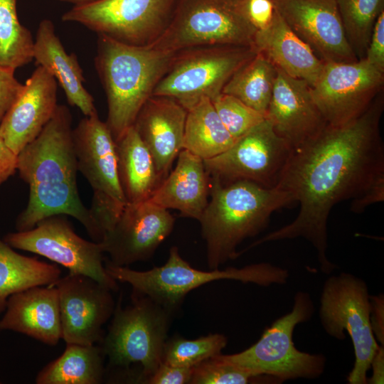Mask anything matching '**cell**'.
Wrapping results in <instances>:
<instances>
[{
  "label": "cell",
  "mask_w": 384,
  "mask_h": 384,
  "mask_svg": "<svg viewBox=\"0 0 384 384\" xmlns=\"http://www.w3.org/2000/svg\"><path fill=\"white\" fill-rule=\"evenodd\" d=\"M0 331H12L49 346L62 338L59 297L52 284L11 295L0 319Z\"/></svg>",
  "instance_id": "obj_22"
},
{
  "label": "cell",
  "mask_w": 384,
  "mask_h": 384,
  "mask_svg": "<svg viewBox=\"0 0 384 384\" xmlns=\"http://www.w3.org/2000/svg\"><path fill=\"white\" fill-rule=\"evenodd\" d=\"M370 320L375 338L381 346L384 344V296L383 294L370 296Z\"/></svg>",
  "instance_id": "obj_42"
},
{
  "label": "cell",
  "mask_w": 384,
  "mask_h": 384,
  "mask_svg": "<svg viewBox=\"0 0 384 384\" xmlns=\"http://www.w3.org/2000/svg\"><path fill=\"white\" fill-rule=\"evenodd\" d=\"M210 181V199L198 221L208 265L215 270L238 257V246L262 231L274 211L294 201L285 191L247 180Z\"/></svg>",
  "instance_id": "obj_3"
},
{
  "label": "cell",
  "mask_w": 384,
  "mask_h": 384,
  "mask_svg": "<svg viewBox=\"0 0 384 384\" xmlns=\"http://www.w3.org/2000/svg\"><path fill=\"white\" fill-rule=\"evenodd\" d=\"M178 0H97L74 6L63 21L133 46H148L169 25Z\"/></svg>",
  "instance_id": "obj_11"
},
{
  "label": "cell",
  "mask_w": 384,
  "mask_h": 384,
  "mask_svg": "<svg viewBox=\"0 0 384 384\" xmlns=\"http://www.w3.org/2000/svg\"><path fill=\"white\" fill-rule=\"evenodd\" d=\"M60 276L57 265L21 255L0 238V314L5 311L11 295L53 284Z\"/></svg>",
  "instance_id": "obj_27"
},
{
  "label": "cell",
  "mask_w": 384,
  "mask_h": 384,
  "mask_svg": "<svg viewBox=\"0 0 384 384\" xmlns=\"http://www.w3.org/2000/svg\"><path fill=\"white\" fill-rule=\"evenodd\" d=\"M364 59L384 73V11L375 21Z\"/></svg>",
  "instance_id": "obj_37"
},
{
  "label": "cell",
  "mask_w": 384,
  "mask_h": 384,
  "mask_svg": "<svg viewBox=\"0 0 384 384\" xmlns=\"http://www.w3.org/2000/svg\"><path fill=\"white\" fill-rule=\"evenodd\" d=\"M383 74L365 59L324 62L311 90L326 124L342 126L365 112L381 92Z\"/></svg>",
  "instance_id": "obj_14"
},
{
  "label": "cell",
  "mask_w": 384,
  "mask_h": 384,
  "mask_svg": "<svg viewBox=\"0 0 384 384\" xmlns=\"http://www.w3.org/2000/svg\"><path fill=\"white\" fill-rule=\"evenodd\" d=\"M277 72V68L265 55L257 52L233 74L222 93L238 98L266 117Z\"/></svg>",
  "instance_id": "obj_30"
},
{
  "label": "cell",
  "mask_w": 384,
  "mask_h": 384,
  "mask_svg": "<svg viewBox=\"0 0 384 384\" xmlns=\"http://www.w3.org/2000/svg\"><path fill=\"white\" fill-rule=\"evenodd\" d=\"M73 142L78 171L87 179L93 192L103 193L127 203L118 176L116 142L97 111L85 116L73 129Z\"/></svg>",
  "instance_id": "obj_20"
},
{
  "label": "cell",
  "mask_w": 384,
  "mask_h": 384,
  "mask_svg": "<svg viewBox=\"0 0 384 384\" xmlns=\"http://www.w3.org/2000/svg\"><path fill=\"white\" fill-rule=\"evenodd\" d=\"M173 312L147 296L133 292L132 304L115 307L108 331L100 348L110 366L142 367L137 380L144 383L162 363Z\"/></svg>",
  "instance_id": "obj_7"
},
{
  "label": "cell",
  "mask_w": 384,
  "mask_h": 384,
  "mask_svg": "<svg viewBox=\"0 0 384 384\" xmlns=\"http://www.w3.org/2000/svg\"><path fill=\"white\" fill-rule=\"evenodd\" d=\"M257 53L252 46L213 45L176 52L153 95L176 100L186 110L201 98L211 101L242 66Z\"/></svg>",
  "instance_id": "obj_10"
},
{
  "label": "cell",
  "mask_w": 384,
  "mask_h": 384,
  "mask_svg": "<svg viewBox=\"0 0 384 384\" xmlns=\"http://www.w3.org/2000/svg\"><path fill=\"white\" fill-rule=\"evenodd\" d=\"M116 145L118 176L127 202L147 201L162 181L150 151L133 125Z\"/></svg>",
  "instance_id": "obj_26"
},
{
  "label": "cell",
  "mask_w": 384,
  "mask_h": 384,
  "mask_svg": "<svg viewBox=\"0 0 384 384\" xmlns=\"http://www.w3.org/2000/svg\"><path fill=\"white\" fill-rule=\"evenodd\" d=\"M193 368L179 367L161 363L144 382L149 384L190 383Z\"/></svg>",
  "instance_id": "obj_39"
},
{
  "label": "cell",
  "mask_w": 384,
  "mask_h": 384,
  "mask_svg": "<svg viewBox=\"0 0 384 384\" xmlns=\"http://www.w3.org/2000/svg\"><path fill=\"white\" fill-rule=\"evenodd\" d=\"M288 26L323 62L358 60L351 47L336 0H272Z\"/></svg>",
  "instance_id": "obj_17"
},
{
  "label": "cell",
  "mask_w": 384,
  "mask_h": 384,
  "mask_svg": "<svg viewBox=\"0 0 384 384\" xmlns=\"http://www.w3.org/2000/svg\"><path fill=\"white\" fill-rule=\"evenodd\" d=\"M383 111L380 93L353 121L326 125L318 134L292 149L276 188L299 204L297 218L247 247L302 238L316 249L321 272L336 268L327 257V221L338 202L353 199L384 176V146L379 124Z\"/></svg>",
  "instance_id": "obj_1"
},
{
  "label": "cell",
  "mask_w": 384,
  "mask_h": 384,
  "mask_svg": "<svg viewBox=\"0 0 384 384\" xmlns=\"http://www.w3.org/2000/svg\"><path fill=\"white\" fill-rule=\"evenodd\" d=\"M100 192H93L91 207L89 208L92 222V238L100 242L105 235L114 226L126 204Z\"/></svg>",
  "instance_id": "obj_36"
},
{
  "label": "cell",
  "mask_w": 384,
  "mask_h": 384,
  "mask_svg": "<svg viewBox=\"0 0 384 384\" xmlns=\"http://www.w3.org/2000/svg\"><path fill=\"white\" fill-rule=\"evenodd\" d=\"M212 102L221 122L235 139L266 119L263 114L230 95L221 93Z\"/></svg>",
  "instance_id": "obj_34"
},
{
  "label": "cell",
  "mask_w": 384,
  "mask_h": 384,
  "mask_svg": "<svg viewBox=\"0 0 384 384\" xmlns=\"http://www.w3.org/2000/svg\"><path fill=\"white\" fill-rule=\"evenodd\" d=\"M17 155L0 136V186L17 171Z\"/></svg>",
  "instance_id": "obj_43"
},
{
  "label": "cell",
  "mask_w": 384,
  "mask_h": 384,
  "mask_svg": "<svg viewBox=\"0 0 384 384\" xmlns=\"http://www.w3.org/2000/svg\"><path fill=\"white\" fill-rule=\"evenodd\" d=\"M221 122L212 101L203 97L187 110L183 149L203 160L228 149L236 141Z\"/></svg>",
  "instance_id": "obj_29"
},
{
  "label": "cell",
  "mask_w": 384,
  "mask_h": 384,
  "mask_svg": "<svg viewBox=\"0 0 384 384\" xmlns=\"http://www.w3.org/2000/svg\"><path fill=\"white\" fill-rule=\"evenodd\" d=\"M210 178L203 160L182 149L175 169L161 182L147 201L183 217L199 220L207 204Z\"/></svg>",
  "instance_id": "obj_23"
},
{
  "label": "cell",
  "mask_w": 384,
  "mask_h": 384,
  "mask_svg": "<svg viewBox=\"0 0 384 384\" xmlns=\"http://www.w3.org/2000/svg\"><path fill=\"white\" fill-rule=\"evenodd\" d=\"M227 342L226 336L220 334H209L193 340L174 337L164 344L162 362L174 366L193 368L221 354Z\"/></svg>",
  "instance_id": "obj_33"
},
{
  "label": "cell",
  "mask_w": 384,
  "mask_h": 384,
  "mask_svg": "<svg viewBox=\"0 0 384 384\" xmlns=\"http://www.w3.org/2000/svg\"><path fill=\"white\" fill-rule=\"evenodd\" d=\"M33 60L55 78L70 105L78 107L85 116L97 111L93 97L83 85V72L76 55L65 51L50 20H42L38 25Z\"/></svg>",
  "instance_id": "obj_25"
},
{
  "label": "cell",
  "mask_w": 384,
  "mask_h": 384,
  "mask_svg": "<svg viewBox=\"0 0 384 384\" xmlns=\"http://www.w3.org/2000/svg\"><path fill=\"white\" fill-rule=\"evenodd\" d=\"M15 70L0 68V124L23 88L18 81Z\"/></svg>",
  "instance_id": "obj_38"
},
{
  "label": "cell",
  "mask_w": 384,
  "mask_h": 384,
  "mask_svg": "<svg viewBox=\"0 0 384 384\" xmlns=\"http://www.w3.org/2000/svg\"><path fill=\"white\" fill-rule=\"evenodd\" d=\"M17 0H0V68L15 70L33 60L34 39L18 18Z\"/></svg>",
  "instance_id": "obj_31"
},
{
  "label": "cell",
  "mask_w": 384,
  "mask_h": 384,
  "mask_svg": "<svg viewBox=\"0 0 384 384\" xmlns=\"http://www.w3.org/2000/svg\"><path fill=\"white\" fill-rule=\"evenodd\" d=\"M3 240L14 249L62 265L69 273L89 276L112 291L118 289L117 281L106 271L102 245L79 236L64 215L47 217L30 230L7 233Z\"/></svg>",
  "instance_id": "obj_12"
},
{
  "label": "cell",
  "mask_w": 384,
  "mask_h": 384,
  "mask_svg": "<svg viewBox=\"0 0 384 384\" xmlns=\"http://www.w3.org/2000/svg\"><path fill=\"white\" fill-rule=\"evenodd\" d=\"M192 384H246L255 377L249 372L220 360L217 356L193 367Z\"/></svg>",
  "instance_id": "obj_35"
},
{
  "label": "cell",
  "mask_w": 384,
  "mask_h": 384,
  "mask_svg": "<svg viewBox=\"0 0 384 384\" xmlns=\"http://www.w3.org/2000/svg\"><path fill=\"white\" fill-rule=\"evenodd\" d=\"M253 47L276 68L291 77L316 83L324 63L286 23L275 10L270 24L257 30Z\"/></svg>",
  "instance_id": "obj_24"
},
{
  "label": "cell",
  "mask_w": 384,
  "mask_h": 384,
  "mask_svg": "<svg viewBox=\"0 0 384 384\" xmlns=\"http://www.w3.org/2000/svg\"><path fill=\"white\" fill-rule=\"evenodd\" d=\"M292 149L265 119L228 149L203 163L210 179L247 180L272 188L277 185Z\"/></svg>",
  "instance_id": "obj_13"
},
{
  "label": "cell",
  "mask_w": 384,
  "mask_h": 384,
  "mask_svg": "<svg viewBox=\"0 0 384 384\" xmlns=\"http://www.w3.org/2000/svg\"><path fill=\"white\" fill-rule=\"evenodd\" d=\"M384 200V176L379 177L361 194L352 199L351 210L362 213L368 206Z\"/></svg>",
  "instance_id": "obj_41"
},
{
  "label": "cell",
  "mask_w": 384,
  "mask_h": 384,
  "mask_svg": "<svg viewBox=\"0 0 384 384\" xmlns=\"http://www.w3.org/2000/svg\"><path fill=\"white\" fill-rule=\"evenodd\" d=\"M58 83L38 65L0 124V136L18 154L41 133L57 108Z\"/></svg>",
  "instance_id": "obj_19"
},
{
  "label": "cell",
  "mask_w": 384,
  "mask_h": 384,
  "mask_svg": "<svg viewBox=\"0 0 384 384\" xmlns=\"http://www.w3.org/2000/svg\"><path fill=\"white\" fill-rule=\"evenodd\" d=\"M347 40L358 60L364 59L372 30L384 11V0H336Z\"/></svg>",
  "instance_id": "obj_32"
},
{
  "label": "cell",
  "mask_w": 384,
  "mask_h": 384,
  "mask_svg": "<svg viewBox=\"0 0 384 384\" xmlns=\"http://www.w3.org/2000/svg\"><path fill=\"white\" fill-rule=\"evenodd\" d=\"M314 311L310 294L298 291L292 310L266 328L255 343L240 353L217 356L255 377L268 376L279 383L297 378H317L324 372L326 356L301 351L293 341L297 325L309 321Z\"/></svg>",
  "instance_id": "obj_6"
},
{
  "label": "cell",
  "mask_w": 384,
  "mask_h": 384,
  "mask_svg": "<svg viewBox=\"0 0 384 384\" xmlns=\"http://www.w3.org/2000/svg\"><path fill=\"white\" fill-rule=\"evenodd\" d=\"M95 64L106 93V122L115 140L133 125L176 53L98 34Z\"/></svg>",
  "instance_id": "obj_4"
},
{
  "label": "cell",
  "mask_w": 384,
  "mask_h": 384,
  "mask_svg": "<svg viewBox=\"0 0 384 384\" xmlns=\"http://www.w3.org/2000/svg\"><path fill=\"white\" fill-rule=\"evenodd\" d=\"M174 222L169 210L149 201L127 203L114 226L100 242L110 256L107 262L126 267L147 260L169 235Z\"/></svg>",
  "instance_id": "obj_16"
},
{
  "label": "cell",
  "mask_w": 384,
  "mask_h": 384,
  "mask_svg": "<svg viewBox=\"0 0 384 384\" xmlns=\"http://www.w3.org/2000/svg\"><path fill=\"white\" fill-rule=\"evenodd\" d=\"M103 356L97 344L67 343L63 353L38 373L36 383H101L105 371Z\"/></svg>",
  "instance_id": "obj_28"
},
{
  "label": "cell",
  "mask_w": 384,
  "mask_h": 384,
  "mask_svg": "<svg viewBox=\"0 0 384 384\" xmlns=\"http://www.w3.org/2000/svg\"><path fill=\"white\" fill-rule=\"evenodd\" d=\"M105 269L117 282L131 285L133 292L145 295L164 308L174 312L185 296L191 290L208 282L232 279L243 283H253L262 287L284 284L289 278L287 270L268 262H259L240 268L201 271L191 267L172 247L166 262L146 271L115 266L108 262Z\"/></svg>",
  "instance_id": "obj_5"
},
{
  "label": "cell",
  "mask_w": 384,
  "mask_h": 384,
  "mask_svg": "<svg viewBox=\"0 0 384 384\" xmlns=\"http://www.w3.org/2000/svg\"><path fill=\"white\" fill-rule=\"evenodd\" d=\"M277 69L266 119L276 134L294 149L318 134L327 124L314 100L311 86Z\"/></svg>",
  "instance_id": "obj_18"
},
{
  "label": "cell",
  "mask_w": 384,
  "mask_h": 384,
  "mask_svg": "<svg viewBox=\"0 0 384 384\" xmlns=\"http://www.w3.org/2000/svg\"><path fill=\"white\" fill-rule=\"evenodd\" d=\"M247 18L257 30L267 28L272 21L275 9L272 0H245Z\"/></svg>",
  "instance_id": "obj_40"
},
{
  "label": "cell",
  "mask_w": 384,
  "mask_h": 384,
  "mask_svg": "<svg viewBox=\"0 0 384 384\" xmlns=\"http://www.w3.org/2000/svg\"><path fill=\"white\" fill-rule=\"evenodd\" d=\"M257 31L245 0H178L166 29L148 46L174 53L203 46L253 47Z\"/></svg>",
  "instance_id": "obj_8"
},
{
  "label": "cell",
  "mask_w": 384,
  "mask_h": 384,
  "mask_svg": "<svg viewBox=\"0 0 384 384\" xmlns=\"http://www.w3.org/2000/svg\"><path fill=\"white\" fill-rule=\"evenodd\" d=\"M370 296L363 279L343 272L329 277L321 294L319 315L325 332L341 341L347 333L353 343L355 361L347 376L349 384H367V372L379 346L370 324Z\"/></svg>",
  "instance_id": "obj_9"
},
{
  "label": "cell",
  "mask_w": 384,
  "mask_h": 384,
  "mask_svg": "<svg viewBox=\"0 0 384 384\" xmlns=\"http://www.w3.org/2000/svg\"><path fill=\"white\" fill-rule=\"evenodd\" d=\"M52 285L58 292L62 339L65 343L101 342L102 326L115 309L112 290L89 276L73 273L60 277Z\"/></svg>",
  "instance_id": "obj_15"
},
{
  "label": "cell",
  "mask_w": 384,
  "mask_h": 384,
  "mask_svg": "<svg viewBox=\"0 0 384 384\" xmlns=\"http://www.w3.org/2000/svg\"><path fill=\"white\" fill-rule=\"evenodd\" d=\"M372 376L367 378V383L380 384L384 380V348L379 345L370 361Z\"/></svg>",
  "instance_id": "obj_44"
},
{
  "label": "cell",
  "mask_w": 384,
  "mask_h": 384,
  "mask_svg": "<svg viewBox=\"0 0 384 384\" xmlns=\"http://www.w3.org/2000/svg\"><path fill=\"white\" fill-rule=\"evenodd\" d=\"M61 1H68V2L74 4L75 6H78V5H83L85 4H88L92 1H97V0H61Z\"/></svg>",
  "instance_id": "obj_45"
},
{
  "label": "cell",
  "mask_w": 384,
  "mask_h": 384,
  "mask_svg": "<svg viewBox=\"0 0 384 384\" xmlns=\"http://www.w3.org/2000/svg\"><path fill=\"white\" fill-rule=\"evenodd\" d=\"M17 157V171L29 186V197L16 218V230H28L47 217L64 215L78 220L92 237L90 210L79 196L72 115L65 105H58L50 120Z\"/></svg>",
  "instance_id": "obj_2"
},
{
  "label": "cell",
  "mask_w": 384,
  "mask_h": 384,
  "mask_svg": "<svg viewBox=\"0 0 384 384\" xmlns=\"http://www.w3.org/2000/svg\"><path fill=\"white\" fill-rule=\"evenodd\" d=\"M186 114L187 110L176 100L152 95L133 124L150 151L162 181L183 149Z\"/></svg>",
  "instance_id": "obj_21"
}]
</instances>
